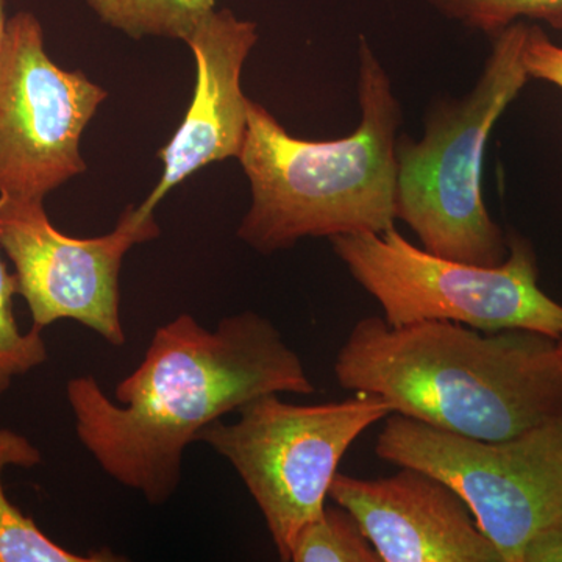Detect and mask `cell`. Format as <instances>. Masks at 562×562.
I'll list each match as a JSON object with an SVG mask.
<instances>
[{
    "instance_id": "obj_16",
    "label": "cell",
    "mask_w": 562,
    "mask_h": 562,
    "mask_svg": "<svg viewBox=\"0 0 562 562\" xmlns=\"http://www.w3.org/2000/svg\"><path fill=\"white\" fill-rule=\"evenodd\" d=\"M18 294L14 273L7 271L0 257V397L18 376L32 372L47 361L46 342L40 328L21 331L14 316L13 297Z\"/></svg>"
},
{
    "instance_id": "obj_2",
    "label": "cell",
    "mask_w": 562,
    "mask_h": 562,
    "mask_svg": "<svg viewBox=\"0 0 562 562\" xmlns=\"http://www.w3.org/2000/svg\"><path fill=\"white\" fill-rule=\"evenodd\" d=\"M335 376L342 390L380 395L392 413L483 441L562 417L558 341L530 330L362 317L336 355Z\"/></svg>"
},
{
    "instance_id": "obj_15",
    "label": "cell",
    "mask_w": 562,
    "mask_h": 562,
    "mask_svg": "<svg viewBox=\"0 0 562 562\" xmlns=\"http://www.w3.org/2000/svg\"><path fill=\"white\" fill-rule=\"evenodd\" d=\"M449 20L491 38L517 21L546 22L562 31V0H428Z\"/></svg>"
},
{
    "instance_id": "obj_13",
    "label": "cell",
    "mask_w": 562,
    "mask_h": 562,
    "mask_svg": "<svg viewBox=\"0 0 562 562\" xmlns=\"http://www.w3.org/2000/svg\"><path fill=\"white\" fill-rule=\"evenodd\" d=\"M105 24L132 38L165 36L187 43L216 0H87Z\"/></svg>"
},
{
    "instance_id": "obj_7",
    "label": "cell",
    "mask_w": 562,
    "mask_h": 562,
    "mask_svg": "<svg viewBox=\"0 0 562 562\" xmlns=\"http://www.w3.org/2000/svg\"><path fill=\"white\" fill-rule=\"evenodd\" d=\"M375 453L452 487L503 562H522L536 536L562 527V417L505 441H483L392 413Z\"/></svg>"
},
{
    "instance_id": "obj_6",
    "label": "cell",
    "mask_w": 562,
    "mask_h": 562,
    "mask_svg": "<svg viewBox=\"0 0 562 562\" xmlns=\"http://www.w3.org/2000/svg\"><path fill=\"white\" fill-rule=\"evenodd\" d=\"M235 424L214 420L199 435L241 476L265 517L281 561L317 519L351 443L392 414L380 395L355 392L342 402L294 405L262 395L239 409Z\"/></svg>"
},
{
    "instance_id": "obj_12",
    "label": "cell",
    "mask_w": 562,
    "mask_h": 562,
    "mask_svg": "<svg viewBox=\"0 0 562 562\" xmlns=\"http://www.w3.org/2000/svg\"><path fill=\"white\" fill-rule=\"evenodd\" d=\"M43 457L25 436L0 428V562H103L111 553L77 554L63 549L7 498L2 473L9 465L32 469Z\"/></svg>"
},
{
    "instance_id": "obj_17",
    "label": "cell",
    "mask_w": 562,
    "mask_h": 562,
    "mask_svg": "<svg viewBox=\"0 0 562 562\" xmlns=\"http://www.w3.org/2000/svg\"><path fill=\"white\" fill-rule=\"evenodd\" d=\"M524 63L530 79L549 81L562 90V47L552 43L539 25L528 24Z\"/></svg>"
},
{
    "instance_id": "obj_4",
    "label": "cell",
    "mask_w": 562,
    "mask_h": 562,
    "mask_svg": "<svg viewBox=\"0 0 562 562\" xmlns=\"http://www.w3.org/2000/svg\"><path fill=\"white\" fill-rule=\"evenodd\" d=\"M527 33L517 21L494 36L475 88L432 103L422 139H397V220L430 254L490 268L508 257V236L484 206L482 169L492 127L530 80Z\"/></svg>"
},
{
    "instance_id": "obj_11",
    "label": "cell",
    "mask_w": 562,
    "mask_h": 562,
    "mask_svg": "<svg viewBox=\"0 0 562 562\" xmlns=\"http://www.w3.org/2000/svg\"><path fill=\"white\" fill-rule=\"evenodd\" d=\"M257 25L231 10H214L187 44L195 58L194 98L179 131L162 147V173L147 201L138 206L154 214L172 188L214 161L239 157L247 135L249 102L241 88L244 61L257 43Z\"/></svg>"
},
{
    "instance_id": "obj_5",
    "label": "cell",
    "mask_w": 562,
    "mask_h": 562,
    "mask_svg": "<svg viewBox=\"0 0 562 562\" xmlns=\"http://www.w3.org/2000/svg\"><path fill=\"white\" fill-rule=\"evenodd\" d=\"M330 241L391 327L447 321L484 333L530 330L557 341L562 336V305L539 286L535 249L522 236H508V257L492 268L419 249L395 227Z\"/></svg>"
},
{
    "instance_id": "obj_20",
    "label": "cell",
    "mask_w": 562,
    "mask_h": 562,
    "mask_svg": "<svg viewBox=\"0 0 562 562\" xmlns=\"http://www.w3.org/2000/svg\"><path fill=\"white\" fill-rule=\"evenodd\" d=\"M558 349H560V351L562 353V336L560 339H558Z\"/></svg>"
},
{
    "instance_id": "obj_8",
    "label": "cell",
    "mask_w": 562,
    "mask_h": 562,
    "mask_svg": "<svg viewBox=\"0 0 562 562\" xmlns=\"http://www.w3.org/2000/svg\"><path fill=\"white\" fill-rule=\"evenodd\" d=\"M106 95L50 60L35 14L10 18L0 47V198L44 202L83 172L81 133Z\"/></svg>"
},
{
    "instance_id": "obj_14",
    "label": "cell",
    "mask_w": 562,
    "mask_h": 562,
    "mask_svg": "<svg viewBox=\"0 0 562 562\" xmlns=\"http://www.w3.org/2000/svg\"><path fill=\"white\" fill-rule=\"evenodd\" d=\"M292 562H382L360 524L342 506H327L302 528L291 552Z\"/></svg>"
},
{
    "instance_id": "obj_3",
    "label": "cell",
    "mask_w": 562,
    "mask_h": 562,
    "mask_svg": "<svg viewBox=\"0 0 562 562\" xmlns=\"http://www.w3.org/2000/svg\"><path fill=\"white\" fill-rule=\"evenodd\" d=\"M358 58L361 121L346 138H294L265 106L249 102L238 160L251 205L238 236L255 250L268 255L308 236L380 235L395 227L402 106L364 38Z\"/></svg>"
},
{
    "instance_id": "obj_1",
    "label": "cell",
    "mask_w": 562,
    "mask_h": 562,
    "mask_svg": "<svg viewBox=\"0 0 562 562\" xmlns=\"http://www.w3.org/2000/svg\"><path fill=\"white\" fill-rule=\"evenodd\" d=\"M302 358L268 317H222L214 330L181 314L155 331L114 398L94 376L69 380L80 442L122 486L165 505L181 480L184 450L211 422L269 394L310 395Z\"/></svg>"
},
{
    "instance_id": "obj_18",
    "label": "cell",
    "mask_w": 562,
    "mask_h": 562,
    "mask_svg": "<svg viewBox=\"0 0 562 562\" xmlns=\"http://www.w3.org/2000/svg\"><path fill=\"white\" fill-rule=\"evenodd\" d=\"M522 562H562V527L536 536L525 549Z\"/></svg>"
},
{
    "instance_id": "obj_10",
    "label": "cell",
    "mask_w": 562,
    "mask_h": 562,
    "mask_svg": "<svg viewBox=\"0 0 562 562\" xmlns=\"http://www.w3.org/2000/svg\"><path fill=\"white\" fill-rule=\"evenodd\" d=\"M398 469L373 480L338 472L328 491L358 520L382 562H503L452 487L420 469Z\"/></svg>"
},
{
    "instance_id": "obj_9",
    "label": "cell",
    "mask_w": 562,
    "mask_h": 562,
    "mask_svg": "<svg viewBox=\"0 0 562 562\" xmlns=\"http://www.w3.org/2000/svg\"><path fill=\"white\" fill-rule=\"evenodd\" d=\"M158 235L154 214L128 206L109 235L70 238L52 225L43 202L0 198V249L13 262L18 294L40 330L57 321H76L111 346H124L122 261L135 244Z\"/></svg>"
},
{
    "instance_id": "obj_19",
    "label": "cell",
    "mask_w": 562,
    "mask_h": 562,
    "mask_svg": "<svg viewBox=\"0 0 562 562\" xmlns=\"http://www.w3.org/2000/svg\"><path fill=\"white\" fill-rule=\"evenodd\" d=\"M7 20L5 9H3V0H0V47H2L3 38H5L7 33Z\"/></svg>"
}]
</instances>
